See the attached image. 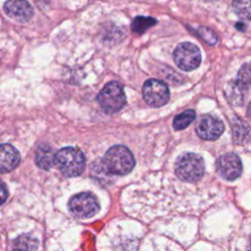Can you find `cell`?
Instances as JSON below:
<instances>
[{"mask_svg":"<svg viewBox=\"0 0 251 251\" xmlns=\"http://www.w3.org/2000/svg\"><path fill=\"white\" fill-rule=\"evenodd\" d=\"M102 163L108 173L117 176H124L130 173L135 165L132 153L124 145L111 147L105 153Z\"/></svg>","mask_w":251,"mask_h":251,"instance_id":"cell-1","label":"cell"},{"mask_svg":"<svg viewBox=\"0 0 251 251\" xmlns=\"http://www.w3.org/2000/svg\"><path fill=\"white\" fill-rule=\"evenodd\" d=\"M85 157L81 151L74 147H65L56 153V165L67 177L77 176L85 169Z\"/></svg>","mask_w":251,"mask_h":251,"instance_id":"cell-2","label":"cell"},{"mask_svg":"<svg viewBox=\"0 0 251 251\" xmlns=\"http://www.w3.org/2000/svg\"><path fill=\"white\" fill-rule=\"evenodd\" d=\"M175 171L181 180L193 182L203 176L205 171L204 161L197 154L185 153L176 160Z\"/></svg>","mask_w":251,"mask_h":251,"instance_id":"cell-3","label":"cell"},{"mask_svg":"<svg viewBox=\"0 0 251 251\" xmlns=\"http://www.w3.org/2000/svg\"><path fill=\"white\" fill-rule=\"evenodd\" d=\"M97 100L100 107L107 114H114L124 108L126 97L120 82L110 81L100 90Z\"/></svg>","mask_w":251,"mask_h":251,"instance_id":"cell-4","label":"cell"},{"mask_svg":"<svg viewBox=\"0 0 251 251\" xmlns=\"http://www.w3.org/2000/svg\"><path fill=\"white\" fill-rule=\"evenodd\" d=\"M69 210L76 218L87 219L97 214L99 211V204L92 193L81 192L70 199Z\"/></svg>","mask_w":251,"mask_h":251,"instance_id":"cell-5","label":"cell"},{"mask_svg":"<svg viewBox=\"0 0 251 251\" xmlns=\"http://www.w3.org/2000/svg\"><path fill=\"white\" fill-rule=\"evenodd\" d=\"M174 60L176 66L182 71H192L199 66L201 62V53L195 44L182 42L176 47L174 51Z\"/></svg>","mask_w":251,"mask_h":251,"instance_id":"cell-6","label":"cell"},{"mask_svg":"<svg viewBox=\"0 0 251 251\" xmlns=\"http://www.w3.org/2000/svg\"><path fill=\"white\" fill-rule=\"evenodd\" d=\"M142 93L143 99L151 107L164 106L170 98V91L167 84L155 78H150L144 82Z\"/></svg>","mask_w":251,"mask_h":251,"instance_id":"cell-7","label":"cell"},{"mask_svg":"<svg viewBox=\"0 0 251 251\" xmlns=\"http://www.w3.org/2000/svg\"><path fill=\"white\" fill-rule=\"evenodd\" d=\"M216 168L218 173L227 180L236 179L242 173L241 160L234 153L221 155L216 162Z\"/></svg>","mask_w":251,"mask_h":251,"instance_id":"cell-8","label":"cell"},{"mask_svg":"<svg viewBox=\"0 0 251 251\" xmlns=\"http://www.w3.org/2000/svg\"><path fill=\"white\" fill-rule=\"evenodd\" d=\"M225 129L224 124L221 120L206 115L201 118L197 126H196V133L199 137L205 140H215L220 137Z\"/></svg>","mask_w":251,"mask_h":251,"instance_id":"cell-9","label":"cell"},{"mask_svg":"<svg viewBox=\"0 0 251 251\" xmlns=\"http://www.w3.org/2000/svg\"><path fill=\"white\" fill-rule=\"evenodd\" d=\"M3 9L7 16L20 23L27 22L28 20H30L33 14V9L31 5L26 1L21 0L6 1L4 3Z\"/></svg>","mask_w":251,"mask_h":251,"instance_id":"cell-10","label":"cell"},{"mask_svg":"<svg viewBox=\"0 0 251 251\" xmlns=\"http://www.w3.org/2000/svg\"><path fill=\"white\" fill-rule=\"evenodd\" d=\"M21 162L19 151L11 144H0V174L10 173Z\"/></svg>","mask_w":251,"mask_h":251,"instance_id":"cell-11","label":"cell"},{"mask_svg":"<svg viewBox=\"0 0 251 251\" xmlns=\"http://www.w3.org/2000/svg\"><path fill=\"white\" fill-rule=\"evenodd\" d=\"M35 163L36 165L45 171L50 170L56 165V153H54L51 146L47 144H41L35 151Z\"/></svg>","mask_w":251,"mask_h":251,"instance_id":"cell-12","label":"cell"},{"mask_svg":"<svg viewBox=\"0 0 251 251\" xmlns=\"http://www.w3.org/2000/svg\"><path fill=\"white\" fill-rule=\"evenodd\" d=\"M157 24L156 19L152 17H145V16H138L136 17L132 24H131V29L135 33L142 34L144 33L148 28L155 25Z\"/></svg>","mask_w":251,"mask_h":251,"instance_id":"cell-13","label":"cell"},{"mask_svg":"<svg viewBox=\"0 0 251 251\" xmlns=\"http://www.w3.org/2000/svg\"><path fill=\"white\" fill-rule=\"evenodd\" d=\"M14 246L18 250L34 251L38 246V241L33 236H30L28 234H23L15 239Z\"/></svg>","mask_w":251,"mask_h":251,"instance_id":"cell-14","label":"cell"},{"mask_svg":"<svg viewBox=\"0 0 251 251\" xmlns=\"http://www.w3.org/2000/svg\"><path fill=\"white\" fill-rule=\"evenodd\" d=\"M195 116L196 115L193 110H185L184 112L176 116V118L174 119V122H173L174 128L176 130L184 129L194 121Z\"/></svg>","mask_w":251,"mask_h":251,"instance_id":"cell-15","label":"cell"},{"mask_svg":"<svg viewBox=\"0 0 251 251\" xmlns=\"http://www.w3.org/2000/svg\"><path fill=\"white\" fill-rule=\"evenodd\" d=\"M250 129L247 125L237 119H234L232 123V134L234 142L242 143L249 136Z\"/></svg>","mask_w":251,"mask_h":251,"instance_id":"cell-16","label":"cell"},{"mask_svg":"<svg viewBox=\"0 0 251 251\" xmlns=\"http://www.w3.org/2000/svg\"><path fill=\"white\" fill-rule=\"evenodd\" d=\"M236 84L241 90L251 86V64H245L241 67L237 75Z\"/></svg>","mask_w":251,"mask_h":251,"instance_id":"cell-17","label":"cell"},{"mask_svg":"<svg viewBox=\"0 0 251 251\" xmlns=\"http://www.w3.org/2000/svg\"><path fill=\"white\" fill-rule=\"evenodd\" d=\"M232 7L238 17L244 20H251V0L234 1Z\"/></svg>","mask_w":251,"mask_h":251,"instance_id":"cell-18","label":"cell"},{"mask_svg":"<svg viewBox=\"0 0 251 251\" xmlns=\"http://www.w3.org/2000/svg\"><path fill=\"white\" fill-rule=\"evenodd\" d=\"M198 34L203 40H205L207 43H209L211 45L215 44L218 41V37L215 34V32L212 29H210L206 26L199 27L198 28Z\"/></svg>","mask_w":251,"mask_h":251,"instance_id":"cell-19","label":"cell"},{"mask_svg":"<svg viewBox=\"0 0 251 251\" xmlns=\"http://www.w3.org/2000/svg\"><path fill=\"white\" fill-rule=\"evenodd\" d=\"M8 198V189L6 184L0 180V205H2Z\"/></svg>","mask_w":251,"mask_h":251,"instance_id":"cell-20","label":"cell"},{"mask_svg":"<svg viewBox=\"0 0 251 251\" xmlns=\"http://www.w3.org/2000/svg\"><path fill=\"white\" fill-rule=\"evenodd\" d=\"M247 115H248V117L251 119V102L249 103V105H248V109H247Z\"/></svg>","mask_w":251,"mask_h":251,"instance_id":"cell-21","label":"cell"},{"mask_svg":"<svg viewBox=\"0 0 251 251\" xmlns=\"http://www.w3.org/2000/svg\"><path fill=\"white\" fill-rule=\"evenodd\" d=\"M248 251H251V242H250V246H249V249H248Z\"/></svg>","mask_w":251,"mask_h":251,"instance_id":"cell-22","label":"cell"},{"mask_svg":"<svg viewBox=\"0 0 251 251\" xmlns=\"http://www.w3.org/2000/svg\"><path fill=\"white\" fill-rule=\"evenodd\" d=\"M14 251H23V250H18V249H16V250H14Z\"/></svg>","mask_w":251,"mask_h":251,"instance_id":"cell-23","label":"cell"}]
</instances>
